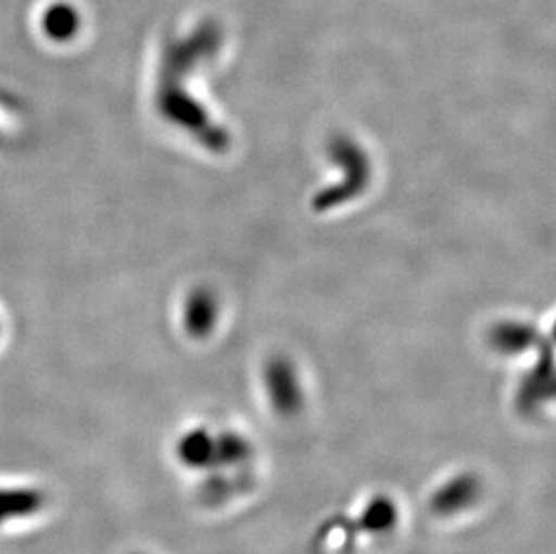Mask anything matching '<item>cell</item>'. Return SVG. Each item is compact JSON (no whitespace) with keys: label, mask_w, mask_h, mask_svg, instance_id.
I'll use <instances>...</instances> for the list:
<instances>
[{"label":"cell","mask_w":556,"mask_h":554,"mask_svg":"<svg viewBox=\"0 0 556 554\" xmlns=\"http://www.w3.org/2000/svg\"><path fill=\"white\" fill-rule=\"evenodd\" d=\"M483 495V481L473 471H459L441 487L435 488L429 499V509L435 517H454L467 512Z\"/></svg>","instance_id":"6da1fadb"},{"label":"cell","mask_w":556,"mask_h":554,"mask_svg":"<svg viewBox=\"0 0 556 554\" xmlns=\"http://www.w3.org/2000/svg\"><path fill=\"white\" fill-rule=\"evenodd\" d=\"M400 509L396 502L389 495H377L366 504L357 520L355 528L369 534H383L399 524Z\"/></svg>","instance_id":"277c9868"},{"label":"cell","mask_w":556,"mask_h":554,"mask_svg":"<svg viewBox=\"0 0 556 554\" xmlns=\"http://www.w3.org/2000/svg\"><path fill=\"white\" fill-rule=\"evenodd\" d=\"M78 13L74 11L73 5L54 4L46 11L43 15V27L48 35L59 40L73 37L78 29Z\"/></svg>","instance_id":"52a82bcc"},{"label":"cell","mask_w":556,"mask_h":554,"mask_svg":"<svg viewBox=\"0 0 556 554\" xmlns=\"http://www.w3.org/2000/svg\"><path fill=\"white\" fill-rule=\"evenodd\" d=\"M42 504V493L35 490H0V522L8 518L31 515Z\"/></svg>","instance_id":"8992f818"},{"label":"cell","mask_w":556,"mask_h":554,"mask_svg":"<svg viewBox=\"0 0 556 554\" xmlns=\"http://www.w3.org/2000/svg\"><path fill=\"white\" fill-rule=\"evenodd\" d=\"M182 465L194 470L215 466V435L205 429H193L180 436L175 446Z\"/></svg>","instance_id":"3957f363"},{"label":"cell","mask_w":556,"mask_h":554,"mask_svg":"<svg viewBox=\"0 0 556 554\" xmlns=\"http://www.w3.org/2000/svg\"><path fill=\"white\" fill-rule=\"evenodd\" d=\"M254 454L251 441L238 432H222L215 436V466L238 468L245 465Z\"/></svg>","instance_id":"5b68a950"},{"label":"cell","mask_w":556,"mask_h":554,"mask_svg":"<svg viewBox=\"0 0 556 554\" xmlns=\"http://www.w3.org/2000/svg\"><path fill=\"white\" fill-rule=\"evenodd\" d=\"M267 388L276 411L281 416H294L303 407V392L289 366L276 362L267 372Z\"/></svg>","instance_id":"7a4b0ae2"}]
</instances>
